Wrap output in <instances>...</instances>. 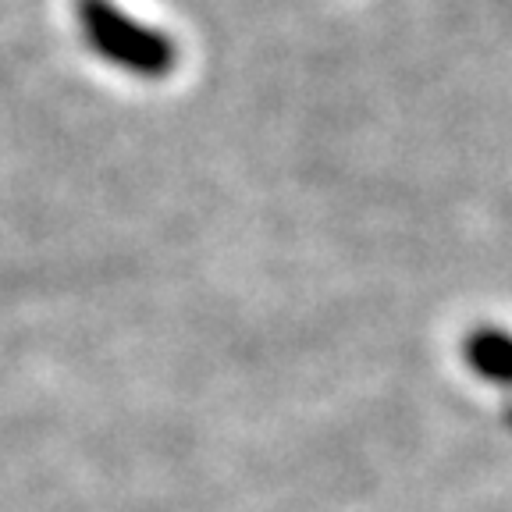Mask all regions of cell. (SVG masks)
<instances>
[{
    "instance_id": "cell-1",
    "label": "cell",
    "mask_w": 512,
    "mask_h": 512,
    "mask_svg": "<svg viewBox=\"0 0 512 512\" xmlns=\"http://www.w3.org/2000/svg\"><path fill=\"white\" fill-rule=\"evenodd\" d=\"M75 15L89 47L136 75H164L175 68V43L150 25L128 18L111 0H75Z\"/></svg>"
}]
</instances>
